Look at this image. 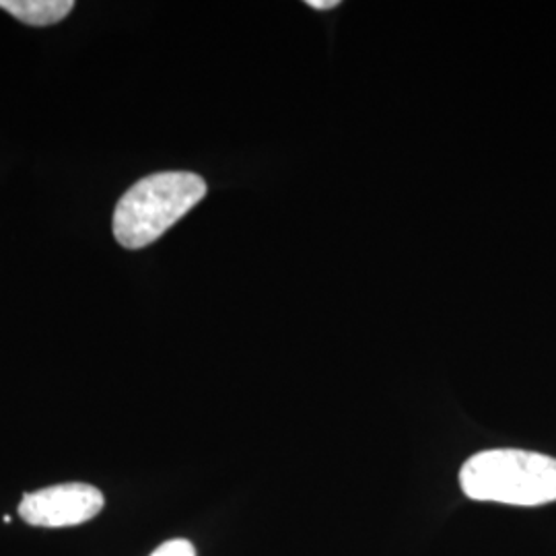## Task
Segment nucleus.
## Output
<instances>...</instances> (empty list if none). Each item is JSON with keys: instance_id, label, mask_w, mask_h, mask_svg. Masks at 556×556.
I'll list each match as a JSON object with an SVG mask.
<instances>
[{"instance_id": "nucleus-3", "label": "nucleus", "mask_w": 556, "mask_h": 556, "mask_svg": "<svg viewBox=\"0 0 556 556\" xmlns=\"http://www.w3.org/2000/svg\"><path fill=\"white\" fill-rule=\"evenodd\" d=\"M103 503L105 498L98 486L66 482L23 495L20 516L25 523L38 528H71L98 516Z\"/></svg>"}, {"instance_id": "nucleus-1", "label": "nucleus", "mask_w": 556, "mask_h": 556, "mask_svg": "<svg viewBox=\"0 0 556 556\" xmlns=\"http://www.w3.org/2000/svg\"><path fill=\"white\" fill-rule=\"evenodd\" d=\"M466 497L516 507H540L556 501V457L528 450H486L459 470Z\"/></svg>"}, {"instance_id": "nucleus-5", "label": "nucleus", "mask_w": 556, "mask_h": 556, "mask_svg": "<svg viewBox=\"0 0 556 556\" xmlns=\"http://www.w3.org/2000/svg\"><path fill=\"white\" fill-rule=\"evenodd\" d=\"M151 556H197V548L192 546V542H188L184 538H176V540L161 544L160 548Z\"/></svg>"}, {"instance_id": "nucleus-6", "label": "nucleus", "mask_w": 556, "mask_h": 556, "mask_svg": "<svg viewBox=\"0 0 556 556\" xmlns=\"http://www.w3.org/2000/svg\"><path fill=\"white\" fill-rule=\"evenodd\" d=\"M338 0H307V7L316 9V11H330V9H337Z\"/></svg>"}, {"instance_id": "nucleus-4", "label": "nucleus", "mask_w": 556, "mask_h": 556, "mask_svg": "<svg viewBox=\"0 0 556 556\" xmlns=\"http://www.w3.org/2000/svg\"><path fill=\"white\" fill-rule=\"evenodd\" d=\"M0 9L27 25H54L64 20L73 9V0H0Z\"/></svg>"}, {"instance_id": "nucleus-2", "label": "nucleus", "mask_w": 556, "mask_h": 556, "mask_svg": "<svg viewBox=\"0 0 556 556\" xmlns=\"http://www.w3.org/2000/svg\"><path fill=\"white\" fill-rule=\"evenodd\" d=\"M206 197V181L190 172H163L137 181L114 211L119 245L140 250L188 215Z\"/></svg>"}]
</instances>
